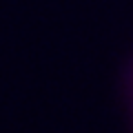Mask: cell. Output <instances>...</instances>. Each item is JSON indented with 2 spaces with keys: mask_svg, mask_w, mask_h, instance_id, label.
I'll list each match as a JSON object with an SVG mask.
<instances>
[{
  "mask_svg": "<svg viewBox=\"0 0 133 133\" xmlns=\"http://www.w3.org/2000/svg\"><path fill=\"white\" fill-rule=\"evenodd\" d=\"M122 93H124V100H127V104H129V111L133 115V56L127 62L124 73H122Z\"/></svg>",
  "mask_w": 133,
  "mask_h": 133,
  "instance_id": "1",
  "label": "cell"
}]
</instances>
